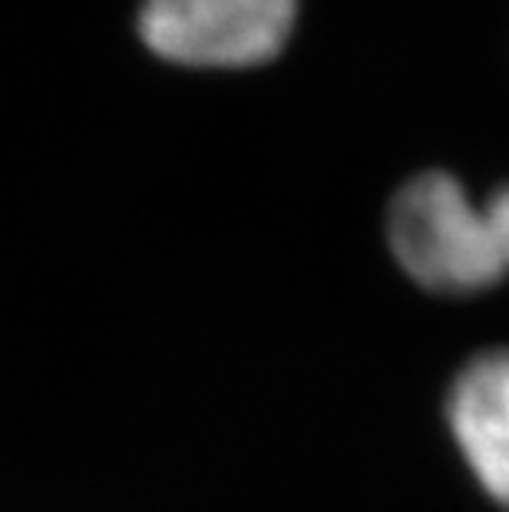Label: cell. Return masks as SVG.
<instances>
[{
  "label": "cell",
  "mask_w": 509,
  "mask_h": 512,
  "mask_svg": "<svg viewBox=\"0 0 509 512\" xmlns=\"http://www.w3.org/2000/svg\"><path fill=\"white\" fill-rule=\"evenodd\" d=\"M387 242L417 285L473 294L509 278V185L476 205L447 172H424L394 195Z\"/></svg>",
  "instance_id": "cell-1"
},
{
  "label": "cell",
  "mask_w": 509,
  "mask_h": 512,
  "mask_svg": "<svg viewBox=\"0 0 509 512\" xmlns=\"http://www.w3.org/2000/svg\"><path fill=\"white\" fill-rule=\"evenodd\" d=\"M301 0H143L139 37L159 60L189 70H248L275 60Z\"/></svg>",
  "instance_id": "cell-2"
},
{
  "label": "cell",
  "mask_w": 509,
  "mask_h": 512,
  "mask_svg": "<svg viewBox=\"0 0 509 512\" xmlns=\"http://www.w3.org/2000/svg\"><path fill=\"white\" fill-rule=\"evenodd\" d=\"M447 413L470 470L509 509V351L480 354L463 367Z\"/></svg>",
  "instance_id": "cell-3"
}]
</instances>
